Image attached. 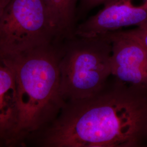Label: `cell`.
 <instances>
[{
    "label": "cell",
    "mask_w": 147,
    "mask_h": 147,
    "mask_svg": "<svg viewBox=\"0 0 147 147\" xmlns=\"http://www.w3.org/2000/svg\"><path fill=\"white\" fill-rule=\"evenodd\" d=\"M146 24L147 0H112L95 14L78 24L75 35L98 37Z\"/></svg>",
    "instance_id": "5"
},
{
    "label": "cell",
    "mask_w": 147,
    "mask_h": 147,
    "mask_svg": "<svg viewBox=\"0 0 147 147\" xmlns=\"http://www.w3.org/2000/svg\"><path fill=\"white\" fill-rule=\"evenodd\" d=\"M62 42L42 0H11L0 16V55Z\"/></svg>",
    "instance_id": "4"
},
{
    "label": "cell",
    "mask_w": 147,
    "mask_h": 147,
    "mask_svg": "<svg viewBox=\"0 0 147 147\" xmlns=\"http://www.w3.org/2000/svg\"><path fill=\"white\" fill-rule=\"evenodd\" d=\"M62 43L0 55L9 64L16 81L18 117L13 146L25 145L32 136L47 127L65 103L60 92Z\"/></svg>",
    "instance_id": "2"
},
{
    "label": "cell",
    "mask_w": 147,
    "mask_h": 147,
    "mask_svg": "<svg viewBox=\"0 0 147 147\" xmlns=\"http://www.w3.org/2000/svg\"><path fill=\"white\" fill-rule=\"evenodd\" d=\"M112 44L111 75L124 84L147 89V50L123 30L107 34Z\"/></svg>",
    "instance_id": "6"
},
{
    "label": "cell",
    "mask_w": 147,
    "mask_h": 147,
    "mask_svg": "<svg viewBox=\"0 0 147 147\" xmlns=\"http://www.w3.org/2000/svg\"><path fill=\"white\" fill-rule=\"evenodd\" d=\"M112 44L106 36H74L61 45L60 92L65 102L88 98L99 92L111 75Z\"/></svg>",
    "instance_id": "3"
},
{
    "label": "cell",
    "mask_w": 147,
    "mask_h": 147,
    "mask_svg": "<svg viewBox=\"0 0 147 147\" xmlns=\"http://www.w3.org/2000/svg\"><path fill=\"white\" fill-rule=\"evenodd\" d=\"M53 26L63 41L75 36L80 0H42Z\"/></svg>",
    "instance_id": "8"
},
{
    "label": "cell",
    "mask_w": 147,
    "mask_h": 147,
    "mask_svg": "<svg viewBox=\"0 0 147 147\" xmlns=\"http://www.w3.org/2000/svg\"><path fill=\"white\" fill-rule=\"evenodd\" d=\"M112 0H80L77 11V18H82L89 11L100 5H105Z\"/></svg>",
    "instance_id": "9"
},
{
    "label": "cell",
    "mask_w": 147,
    "mask_h": 147,
    "mask_svg": "<svg viewBox=\"0 0 147 147\" xmlns=\"http://www.w3.org/2000/svg\"><path fill=\"white\" fill-rule=\"evenodd\" d=\"M127 34L135 38L147 50V24L134 29L124 31Z\"/></svg>",
    "instance_id": "10"
},
{
    "label": "cell",
    "mask_w": 147,
    "mask_h": 147,
    "mask_svg": "<svg viewBox=\"0 0 147 147\" xmlns=\"http://www.w3.org/2000/svg\"><path fill=\"white\" fill-rule=\"evenodd\" d=\"M11 0H0V16Z\"/></svg>",
    "instance_id": "11"
},
{
    "label": "cell",
    "mask_w": 147,
    "mask_h": 147,
    "mask_svg": "<svg viewBox=\"0 0 147 147\" xmlns=\"http://www.w3.org/2000/svg\"><path fill=\"white\" fill-rule=\"evenodd\" d=\"M147 141V89L116 79L88 98L65 102L26 144L41 147H138Z\"/></svg>",
    "instance_id": "1"
},
{
    "label": "cell",
    "mask_w": 147,
    "mask_h": 147,
    "mask_svg": "<svg viewBox=\"0 0 147 147\" xmlns=\"http://www.w3.org/2000/svg\"><path fill=\"white\" fill-rule=\"evenodd\" d=\"M18 117L14 73L0 56V147H13Z\"/></svg>",
    "instance_id": "7"
}]
</instances>
